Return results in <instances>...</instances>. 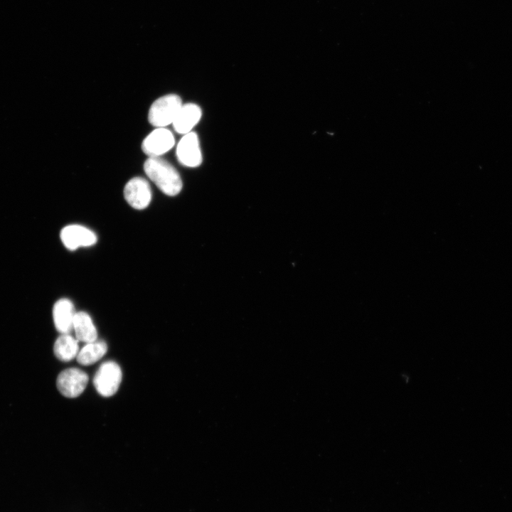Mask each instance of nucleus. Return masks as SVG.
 <instances>
[{
  "instance_id": "obj_1",
  "label": "nucleus",
  "mask_w": 512,
  "mask_h": 512,
  "mask_svg": "<svg viewBox=\"0 0 512 512\" xmlns=\"http://www.w3.org/2000/svg\"><path fill=\"white\" fill-rule=\"evenodd\" d=\"M144 172L164 194L177 195L182 188V181L176 169L159 157H149L144 164Z\"/></svg>"
},
{
  "instance_id": "obj_2",
  "label": "nucleus",
  "mask_w": 512,
  "mask_h": 512,
  "mask_svg": "<svg viewBox=\"0 0 512 512\" xmlns=\"http://www.w3.org/2000/svg\"><path fill=\"white\" fill-rule=\"evenodd\" d=\"M182 105L181 99L176 95L170 94L159 97L149 109V123L156 127H165L172 124Z\"/></svg>"
},
{
  "instance_id": "obj_3",
  "label": "nucleus",
  "mask_w": 512,
  "mask_h": 512,
  "mask_svg": "<svg viewBox=\"0 0 512 512\" xmlns=\"http://www.w3.org/2000/svg\"><path fill=\"white\" fill-rule=\"evenodd\" d=\"M122 378L119 366L114 361H109L99 367L94 376L93 384L99 394L110 397L119 389Z\"/></svg>"
},
{
  "instance_id": "obj_4",
  "label": "nucleus",
  "mask_w": 512,
  "mask_h": 512,
  "mask_svg": "<svg viewBox=\"0 0 512 512\" xmlns=\"http://www.w3.org/2000/svg\"><path fill=\"white\" fill-rule=\"evenodd\" d=\"M88 380V375L85 372L77 368H70L64 370L58 375L56 385L62 395L74 398L84 391Z\"/></svg>"
},
{
  "instance_id": "obj_5",
  "label": "nucleus",
  "mask_w": 512,
  "mask_h": 512,
  "mask_svg": "<svg viewBox=\"0 0 512 512\" xmlns=\"http://www.w3.org/2000/svg\"><path fill=\"white\" fill-rule=\"evenodd\" d=\"M173 134L164 127H157L143 141L142 149L149 157H159L174 145Z\"/></svg>"
},
{
  "instance_id": "obj_6",
  "label": "nucleus",
  "mask_w": 512,
  "mask_h": 512,
  "mask_svg": "<svg viewBox=\"0 0 512 512\" xmlns=\"http://www.w3.org/2000/svg\"><path fill=\"white\" fill-rule=\"evenodd\" d=\"M124 196L127 202L134 209L146 208L151 200V191L146 180L134 177L124 186Z\"/></svg>"
},
{
  "instance_id": "obj_7",
  "label": "nucleus",
  "mask_w": 512,
  "mask_h": 512,
  "mask_svg": "<svg viewBox=\"0 0 512 512\" xmlns=\"http://www.w3.org/2000/svg\"><path fill=\"white\" fill-rule=\"evenodd\" d=\"M176 156L178 161L187 167L198 166L202 161V154L197 134L191 132L183 135L177 144Z\"/></svg>"
},
{
  "instance_id": "obj_8",
  "label": "nucleus",
  "mask_w": 512,
  "mask_h": 512,
  "mask_svg": "<svg viewBox=\"0 0 512 512\" xmlns=\"http://www.w3.org/2000/svg\"><path fill=\"white\" fill-rule=\"evenodd\" d=\"M60 239L64 246L70 250L81 247H89L97 242V236L91 230L80 225H69L60 231Z\"/></svg>"
},
{
  "instance_id": "obj_9",
  "label": "nucleus",
  "mask_w": 512,
  "mask_h": 512,
  "mask_svg": "<svg viewBox=\"0 0 512 512\" xmlns=\"http://www.w3.org/2000/svg\"><path fill=\"white\" fill-rule=\"evenodd\" d=\"M76 312L72 302L66 298L58 300L53 307V319L55 329L61 334H70L73 330Z\"/></svg>"
},
{
  "instance_id": "obj_10",
  "label": "nucleus",
  "mask_w": 512,
  "mask_h": 512,
  "mask_svg": "<svg viewBox=\"0 0 512 512\" xmlns=\"http://www.w3.org/2000/svg\"><path fill=\"white\" fill-rule=\"evenodd\" d=\"M201 114V110L197 105H183L172 123L174 130L183 135L191 132L200 121Z\"/></svg>"
},
{
  "instance_id": "obj_11",
  "label": "nucleus",
  "mask_w": 512,
  "mask_h": 512,
  "mask_svg": "<svg viewBox=\"0 0 512 512\" xmlns=\"http://www.w3.org/2000/svg\"><path fill=\"white\" fill-rule=\"evenodd\" d=\"M73 330L78 341L90 343L97 340V331L90 316L85 311L76 312Z\"/></svg>"
},
{
  "instance_id": "obj_12",
  "label": "nucleus",
  "mask_w": 512,
  "mask_h": 512,
  "mask_svg": "<svg viewBox=\"0 0 512 512\" xmlns=\"http://www.w3.org/2000/svg\"><path fill=\"white\" fill-rule=\"evenodd\" d=\"M53 352L59 360L64 362L70 361L78 354V341L69 334H61L55 341Z\"/></svg>"
},
{
  "instance_id": "obj_13",
  "label": "nucleus",
  "mask_w": 512,
  "mask_h": 512,
  "mask_svg": "<svg viewBox=\"0 0 512 512\" xmlns=\"http://www.w3.org/2000/svg\"><path fill=\"white\" fill-rule=\"evenodd\" d=\"M107 351V345L104 341H95L87 343L78 352V362L83 366H89L98 361Z\"/></svg>"
}]
</instances>
